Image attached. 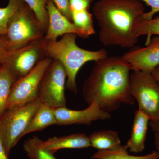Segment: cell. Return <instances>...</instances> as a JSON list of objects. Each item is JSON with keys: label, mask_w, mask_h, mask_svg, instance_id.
Wrapping results in <instances>:
<instances>
[{"label": "cell", "mask_w": 159, "mask_h": 159, "mask_svg": "<svg viewBox=\"0 0 159 159\" xmlns=\"http://www.w3.org/2000/svg\"><path fill=\"white\" fill-rule=\"evenodd\" d=\"M95 62L83 86V97L88 105L96 102L109 113L122 104L134 105L135 100L129 89L130 64L119 56H107Z\"/></svg>", "instance_id": "6da1fadb"}, {"label": "cell", "mask_w": 159, "mask_h": 159, "mask_svg": "<svg viewBox=\"0 0 159 159\" xmlns=\"http://www.w3.org/2000/svg\"><path fill=\"white\" fill-rule=\"evenodd\" d=\"M93 12L99 28V39L104 46L132 48L138 43L135 27L145 12L140 0H99Z\"/></svg>", "instance_id": "7a4b0ae2"}, {"label": "cell", "mask_w": 159, "mask_h": 159, "mask_svg": "<svg viewBox=\"0 0 159 159\" xmlns=\"http://www.w3.org/2000/svg\"><path fill=\"white\" fill-rule=\"evenodd\" d=\"M77 36L76 34H67L59 41H44L47 57L58 61L63 66L67 73L66 87L75 94L77 92L76 77L81 67L88 61L107 57L104 49L92 51L80 48L76 43Z\"/></svg>", "instance_id": "3957f363"}, {"label": "cell", "mask_w": 159, "mask_h": 159, "mask_svg": "<svg viewBox=\"0 0 159 159\" xmlns=\"http://www.w3.org/2000/svg\"><path fill=\"white\" fill-rule=\"evenodd\" d=\"M46 31L34 11L24 2L8 25L6 34L8 52L42 39Z\"/></svg>", "instance_id": "277c9868"}, {"label": "cell", "mask_w": 159, "mask_h": 159, "mask_svg": "<svg viewBox=\"0 0 159 159\" xmlns=\"http://www.w3.org/2000/svg\"><path fill=\"white\" fill-rule=\"evenodd\" d=\"M41 103L38 98L25 105L6 110L0 117V136L8 157L11 149L22 138Z\"/></svg>", "instance_id": "5b68a950"}, {"label": "cell", "mask_w": 159, "mask_h": 159, "mask_svg": "<svg viewBox=\"0 0 159 159\" xmlns=\"http://www.w3.org/2000/svg\"><path fill=\"white\" fill-rule=\"evenodd\" d=\"M129 89L138 110L150 121L159 120V85L151 73L133 71L129 77Z\"/></svg>", "instance_id": "8992f818"}, {"label": "cell", "mask_w": 159, "mask_h": 159, "mask_svg": "<svg viewBox=\"0 0 159 159\" xmlns=\"http://www.w3.org/2000/svg\"><path fill=\"white\" fill-rule=\"evenodd\" d=\"M52 61L51 58L46 57L39 62L29 74L18 78L11 88L6 103V110L25 105L38 99L40 84Z\"/></svg>", "instance_id": "52a82bcc"}, {"label": "cell", "mask_w": 159, "mask_h": 159, "mask_svg": "<svg viewBox=\"0 0 159 159\" xmlns=\"http://www.w3.org/2000/svg\"><path fill=\"white\" fill-rule=\"evenodd\" d=\"M66 72L61 63L52 60L40 84L38 98L41 103L53 109L66 107Z\"/></svg>", "instance_id": "ba28073f"}, {"label": "cell", "mask_w": 159, "mask_h": 159, "mask_svg": "<svg viewBox=\"0 0 159 159\" xmlns=\"http://www.w3.org/2000/svg\"><path fill=\"white\" fill-rule=\"evenodd\" d=\"M44 41V37L20 48L8 52L2 64L11 69L18 78L25 76L39 62L47 57Z\"/></svg>", "instance_id": "9c48e42d"}, {"label": "cell", "mask_w": 159, "mask_h": 159, "mask_svg": "<svg viewBox=\"0 0 159 159\" xmlns=\"http://www.w3.org/2000/svg\"><path fill=\"white\" fill-rule=\"evenodd\" d=\"M54 111L57 125H89L95 121H104L111 118L110 113L101 109L96 102L81 110L70 109L64 107L54 109Z\"/></svg>", "instance_id": "30bf717a"}, {"label": "cell", "mask_w": 159, "mask_h": 159, "mask_svg": "<svg viewBox=\"0 0 159 159\" xmlns=\"http://www.w3.org/2000/svg\"><path fill=\"white\" fill-rule=\"evenodd\" d=\"M122 57L132 70L151 73L159 65V35L151 39L145 48L134 46Z\"/></svg>", "instance_id": "8fae6325"}, {"label": "cell", "mask_w": 159, "mask_h": 159, "mask_svg": "<svg viewBox=\"0 0 159 159\" xmlns=\"http://www.w3.org/2000/svg\"><path fill=\"white\" fill-rule=\"evenodd\" d=\"M46 8L49 16L48 26L44 39L56 41L60 36L67 34H75L82 38H88V34L77 28L73 22L63 15L56 8L52 0H48Z\"/></svg>", "instance_id": "7c38bea8"}, {"label": "cell", "mask_w": 159, "mask_h": 159, "mask_svg": "<svg viewBox=\"0 0 159 159\" xmlns=\"http://www.w3.org/2000/svg\"><path fill=\"white\" fill-rule=\"evenodd\" d=\"M150 121L149 117L144 113L139 110L136 111L130 138L126 144L130 152L140 153L145 149V140Z\"/></svg>", "instance_id": "4fadbf2b"}, {"label": "cell", "mask_w": 159, "mask_h": 159, "mask_svg": "<svg viewBox=\"0 0 159 159\" xmlns=\"http://www.w3.org/2000/svg\"><path fill=\"white\" fill-rule=\"evenodd\" d=\"M42 145L44 148L53 154L61 149H81L91 146L89 138L82 133L53 137L46 141L43 140Z\"/></svg>", "instance_id": "5bb4252c"}, {"label": "cell", "mask_w": 159, "mask_h": 159, "mask_svg": "<svg viewBox=\"0 0 159 159\" xmlns=\"http://www.w3.org/2000/svg\"><path fill=\"white\" fill-rule=\"evenodd\" d=\"M54 125H57V122L54 109L41 103L24 132L23 137L31 133L43 130L48 126Z\"/></svg>", "instance_id": "9a60e30c"}, {"label": "cell", "mask_w": 159, "mask_h": 159, "mask_svg": "<svg viewBox=\"0 0 159 159\" xmlns=\"http://www.w3.org/2000/svg\"><path fill=\"white\" fill-rule=\"evenodd\" d=\"M91 147L98 151H112L121 148V140L115 131L105 130L94 132L89 137Z\"/></svg>", "instance_id": "2e32d148"}, {"label": "cell", "mask_w": 159, "mask_h": 159, "mask_svg": "<svg viewBox=\"0 0 159 159\" xmlns=\"http://www.w3.org/2000/svg\"><path fill=\"white\" fill-rule=\"evenodd\" d=\"M18 77L6 65H0V117L6 111L11 88Z\"/></svg>", "instance_id": "e0dca14e"}, {"label": "cell", "mask_w": 159, "mask_h": 159, "mask_svg": "<svg viewBox=\"0 0 159 159\" xmlns=\"http://www.w3.org/2000/svg\"><path fill=\"white\" fill-rule=\"evenodd\" d=\"M128 148L125 145L117 150L98 151L91 157V159H159L156 151L143 156L130 155L129 154Z\"/></svg>", "instance_id": "ac0fdd59"}, {"label": "cell", "mask_w": 159, "mask_h": 159, "mask_svg": "<svg viewBox=\"0 0 159 159\" xmlns=\"http://www.w3.org/2000/svg\"><path fill=\"white\" fill-rule=\"evenodd\" d=\"M43 140L33 136L25 140L23 148L29 159H57L54 154L44 148Z\"/></svg>", "instance_id": "d6986e66"}, {"label": "cell", "mask_w": 159, "mask_h": 159, "mask_svg": "<svg viewBox=\"0 0 159 159\" xmlns=\"http://www.w3.org/2000/svg\"><path fill=\"white\" fill-rule=\"evenodd\" d=\"M135 32L138 38L146 35L145 45H148L152 35H159V16L151 20H145L142 17L135 25Z\"/></svg>", "instance_id": "ffe728a7"}, {"label": "cell", "mask_w": 159, "mask_h": 159, "mask_svg": "<svg viewBox=\"0 0 159 159\" xmlns=\"http://www.w3.org/2000/svg\"><path fill=\"white\" fill-rule=\"evenodd\" d=\"M72 18L74 25L84 31L89 37L95 34L93 15L89 9L72 11Z\"/></svg>", "instance_id": "44dd1931"}, {"label": "cell", "mask_w": 159, "mask_h": 159, "mask_svg": "<svg viewBox=\"0 0 159 159\" xmlns=\"http://www.w3.org/2000/svg\"><path fill=\"white\" fill-rule=\"evenodd\" d=\"M24 3L23 0H9L6 7L0 8V36L6 34L10 20Z\"/></svg>", "instance_id": "7402d4cb"}, {"label": "cell", "mask_w": 159, "mask_h": 159, "mask_svg": "<svg viewBox=\"0 0 159 159\" xmlns=\"http://www.w3.org/2000/svg\"><path fill=\"white\" fill-rule=\"evenodd\" d=\"M34 11L46 31L48 26L49 16L46 8L48 0H23Z\"/></svg>", "instance_id": "603a6c76"}, {"label": "cell", "mask_w": 159, "mask_h": 159, "mask_svg": "<svg viewBox=\"0 0 159 159\" xmlns=\"http://www.w3.org/2000/svg\"><path fill=\"white\" fill-rule=\"evenodd\" d=\"M52 1L58 11L69 20L73 22L70 0H52Z\"/></svg>", "instance_id": "cb8c5ba5"}, {"label": "cell", "mask_w": 159, "mask_h": 159, "mask_svg": "<svg viewBox=\"0 0 159 159\" xmlns=\"http://www.w3.org/2000/svg\"><path fill=\"white\" fill-rule=\"evenodd\" d=\"M150 7V11L144 12L143 19L145 20H151L153 19L154 15L159 12V0H140Z\"/></svg>", "instance_id": "d4e9b609"}, {"label": "cell", "mask_w": 159, "mask_h": 159, "mask_svg": "<svg viewBox=\"0 0 159 159\" xmlns=\"http://www.w3.org/2000/svg\"><path fill=\"white\" fill-rule=\"evenodd\" d=\"M94 0H70V7L72 11L89 9Z\"/></svg>", "instance_id": "484cf974"}, {"label": "cell", "mask_w": 159, "mask_h": 159, "mask_svg": "<svg viewBox=\"0 0 159 159\" xmlns=\"http://www.w3.org/2000/svg\"><path fill=\"white\" fill-rule=\"evenodd\" d=\"M8 53L5 34L0 36V65L2 63Z\"/></svg>", "instance_id": "4316f807"}, {"label": "cell", "mask_w": 159, "mask_h": 159, "mask_svg": "<svg viewBox=\"0 0 159 159\" xmlns=\"http://www.w3.org/2000/svg\"><path fill=\"white\" fill-rule=\"evenodd\" d=\"M0 159H8L2 140L0 136Z\"/></svg>", "instance_id": "83f0119b"}, {"label": "cell", "mask_w": 159, "mask_h": 159, "mask_svg": "<svg viewBox=\"0 0 159 159\" xmlns=\"http://www.w3.org/2000/svg\"><path fill=\"white\" fill-rule=\"evenodd\" d=\"M149 125L154 132L159 131V120L157 121H150Z\"/></svg>", "instance_id": "f1b7e54d"}, {"label": "cell", "mask_w": 159, "mask_h": 159, "mask_svg": "<svg viewBox=\"0 0 159 159\" xmlns=\"http://www.w3.org/2000/svg\"><path fill=\"white\" fill-rule=\"evenodd\" d=\"M154 133V143L155 146L156 151L157 152L159 157V131Z\"/></svg>", "instance_id": "f546056e"}, {"label": "cell", "mask_w": 159, "mask_h": 159, "mask_svg": "<svg viewBox=\"0 0 159 159\" xmlns=\"http://www.w3.org/2000/svg\"><path fill=\"white\" fill-rule=\"evenodd\" d=\"M152 76L157 80L159 85V65L157 66L151 73Z\"/></svg>", "instance_id": "4dcf8cb0"}]
</instances>
